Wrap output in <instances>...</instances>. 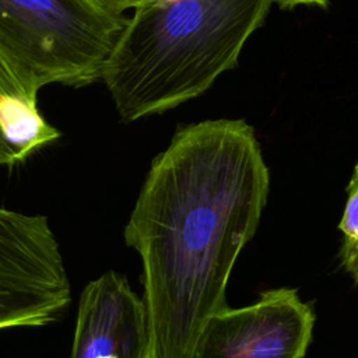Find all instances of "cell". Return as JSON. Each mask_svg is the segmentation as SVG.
I'll return each mask as SVG.
<instances>
[{
  "label": "cell",
  "instance_id": "1",
  "mask_svg": "<svg viewBox=\"0 0 358 358\" xmlns=\"http://www.w3.org/2000/svg\"><path fill=\"white\" fill-rule=\"evenodd\" d=\"M268 183L255 131L239 119L185 126L155 157L123 231L143 263L150 358H193L204 323L227 306Z\"/></svg>",
  "mask_w": 358,
  "mask_h": 358
},
{
  "label": "cell",
  "instance_id": "2",
  "mask_svg": "<svg viewBox=\"0 0 358 358\" xmlns=\"http://www.w3.org/2000/svg\"><path fill=\"white\" fill-rule=\"evenodd\" d=\"M271 0H152L134 8L102 69L126 123L199 96L234 69Z\"/></svg>",
  "mask_w": 358,
  "mask_h": 358
},
{
  "label": "cell",
  "instance_id": "3",
  "mask_svg": "<svg viewBox=\"0 0 358 358\" xmlns=\"http://www.w3.org/2000/svg\"><path fill=\"white\" fill-rule=\"evenodd\" d=\"M126 21L91 0H0V55L34 99L49 84L84 87L101 80Z\"/></svg>",
  "mask_w": 358,
  "mask_h": 358
},
{
  "label": "cell",
  "instance_id": "4",
  "mask_svg": "<svg viewBox=\"0 0 358 358\" xmlns=\"http://www.w3.org/2000/svg\"><path fill=\"white\" fill-rule=\"evenodd\" d=\"M71 285L49 220L0 207V330L59 320Z\"/></svg>",
  "mask_w": 358,
  "mask_h": 358
},
{
  "label": "cell",
  "instance_id": "5",
  "mask_svg": "<svg viewBox=\"0 0 358 358\" xmlns=\"http://www.w3.org/2000/svg\"><path fill=\"white\" fill-rule=\"evenodd\" d=\"M313 324L312 308L295 289H268L249 306H225L210 316L193 358H303Z\"/></svg>",
  "mask_w": 358,
  "mask_h": 358
},
{
  "label": "cell",
  "instance_id": "6",
  "mask_svg": "<svg viewBox=\"0 0 358 358\" xmlns=\"http://www.w3.org/2000/svg\"><path fill=\"white\" fill-rule=\"evenodd\" d=\"M71 358H150L145 305L126 277L106 271L85 285Z\"/></svg>",
  "mask_w": 358,
  "mask_h": 358
},
{
  "label": "cell",
  "instance_id": "7",
  "mask_svg": "<svg viewBox=\"0 0 358 358\" xmlns=\"http://www.w3.org/2000/svg\"><path fill=\"white\" fill-rule=\"evenodd\" d=\"M0 130L15 164L60 137L59 130L41 116L36 105L13 98H0Z\"/></svg>",
  "mask_w": 358,
  "mask_h": 358
},
{
  "label": "cell",
  "instance_id": "8",
  "mask_svg": "<svg viewBox=\"0 0 358 358\" xmlns=\"http://www.w3.org/2000/svg\"><path fill=\"white\" fill-rule=\"evenodd\" d=\"M338 228L343 235L341 266L358 284V162L347 186V201Z\"/></svg>",
  "mask_w": 358,
  "mask_h": 358
},
{
  "label": "cell",
  "instance_id": "9",
  "mask_svg": "<svg viewBox=\"0 0 358 358\" xmlns=\"http://www.w3.org/2000/svg\"><path fill=\"white\" fill-rule=\"evenodd\" d=\"M0 98H13V99H21L27 101L29 103L36 105V99L31 98L18 80V77L14 74L8 63L4 60V57L0 55Z\"/></svg>",
  "mask_w": 358,
  "mask_h": 358
},
{
  "label": "cell",
  "instance_id": "10",
  "mask_svg": "<svg viewBox=\"0 0 358 358\" xmlns=\"http://www.w3.org/2000/svg\"><path fill=\"white\" fill-rule=\"evenodd\" d=\"M98 8L112 15H123L129 8H137L152 0H91Z\"/></svg>",
  "mask_w": 358,
  "mask_h": 358
},
{
  "label": "cell",
  "instance_id": "11",
  "mask_svg": "<svg viewBox=\"0 0 358 358\" xmlns=\"http://www.w3.org/2000/svg\"><path fill=\"white\" fill-rule=\"evenodd\" d=\"M277 3L281 8H294L296 6H319L323 8H327L329 0H271Z\"/></svg>",
  "mask_w": 358,
  "mask_h": 358
},
{
  "label": "cell",
  "instance_id": "12",
  "mask_svg": "<svg viewBox=\"0 0 358 358\" xmlns=\"http://www.w3.org/2000/svg\"><path fill=\"white\" fill-rule=\"evenodd\" d=\"M15 164V159H14V154L11 151V148L7 145L3 134H1V130H0V165H14Z\"/></svg>",
  "mask_w": 358,
  "mask_h": 358
}]
</instances>
